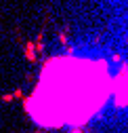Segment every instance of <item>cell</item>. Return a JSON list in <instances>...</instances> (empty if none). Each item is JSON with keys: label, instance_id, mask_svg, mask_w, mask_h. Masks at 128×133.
Here are the masks:
<instances>
[{"label": "cell", "instance_id": "1", "mask_svg": "<svg viewBox=\"0 0 128 133\" xmlns=\"http://www.w3.org/2000/svg\"><path fill=\"white\" fill-rule=\"evenodd\" d=\"M107 65L103 61H51L44 65L42 80L25 106L44 127L71 123L80 127L97 112L107 97Z\"/></svg>", "mask_w": 128, "mask_h": 133}]
</instances>
